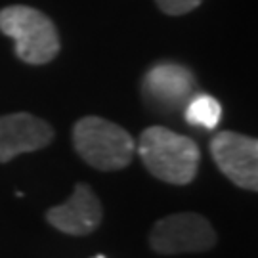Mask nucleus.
I'll return each mask as SVG.
<instances>
[{
	"instance_id": "obj_6",
	"label": "nucleus",
	"mask_w": 258,
	"mask_h": 258,
	"mask_svg": "<svg viewBox=\"0 0 258 258\" xmlns=\"http://www.w3.org/2000/svg\"><path fill=\"white\" fill-rule=\"evenodd\" d=\"M194 73L180 63L163 61L149 69L142 81V92L159 109H178L195 94Z\"/></svg>"
},
{
	"instance_id": "obj_10",
	"label": "nucleus",
	"mask_w": 258,
	"mask_h": 258,
	"mask_svg": "<svg viewBox=\"0 0 258 258\" xmlns=\"http://www.w3.org/2000/svg\"><path fill=\"white\" fill-rule=\"evenodd\" d=\"M203 0H155L159 10L166 16H184L201 6Z\"/></svg>"
},
{
	"instance_id": "obj_7",
	"label": "nucleus",
	"mask_w": 258,
	"mask_h": 258,
	"mask_svg": "<svg viewBox=\"0 0 258 258\" xmlns=\"http://www.w3.org/2000/svg\"><path fill=\"white\" fill-rule=\"evenodd\" d=\"M54 130L44 119L31 113H10L0 117V163H8L21 153L46 148Z\"/></svg>"
},
{
	"instance_id": "obj_3",
	"label": "nucleus",
	"mask_w": 258,
	"mask_h": 258,
	"mask_svg": "<svg viewBox=\"0 0 258 258\" xmlns=\"http://www.w3.org/2000/svg\"><path fill=\"white\" fill-rule=\"evenodd\" d=\"M77 153L98 170H120L128 166L136 144L126 130L102 117H83L73 126Z\"/></svg>"
},
{
	"instance_id": "obj_5",
	"label": "nucleus",
	"mask_w": 258,
	"mask_h": 258,
	"mask_svg": "<svg viewBox=\"0 0 258 258\" xmlns=\"http://www.w3.org/2000/svg\"><path fill=\"white\" fill-rule=\"evenodd\" d=\"M211 155L216 166L243 189H258V142L239 132L224 130L211 140Z\"/></svg>"
},
{
	"instance_id": "obj_4",
	"label": "nucleus",
	"mask_w": 258,
	"mask_h": 258,
	"mask_svg": "<svg viewBox=\"0 0 258 258\" xmlns=\"http://www.w3.org/2000/svg\"><path fill=\"white\" fill-rule=\"evenodd\" d=\"M151 249L159 254L205 252L216 243L211 222L195 212H178L155 222L149 233Z\"/></svg>"
},
{
	"instance_id": "obj_8",
	"label": "nucleus",
	"mask_w": 258,
	"mask_h": 258,
	"mask_svg": "<svg viewBox=\"0 0 258 258\" xmlns=\"http://www.w3.org/2000/svg\"><path fill=\"white\" fill-rule=\"evenodd\" d=\"M46 220L69 235H88L102 222V205L90 185L77 184L67 203L46 212Z\"/></svg>"
},
{
	"instance_id": "obj_1",
	"label": "nucleus",
	"mask_w": 258,
	"mask_h": 258,
	"mask_svg": "<svg viewBox=\"0 0 258 258\" xmlns=\"http://www.w3.org/2000/svg\"><path fill=\"white\" fill-rule=\"evenodd\" d=\"M138 153L151 174L161 182L174 185L194 182L201 163V151L194 140L165 126L144 130L138 142Z\"/></svg>"
},
{
	"instance_id": "obj_11",
	"label": "nucleus",
	"mask_w": 258,
	"mask_h": 258,
	"mask_svg": "<svg viewBox=\"0 0 258 258\" xmlns=\"http://www.w3.org/2000/svg\"><path fill=\"white\" fill-rule=\"evenodd\" d=\"M94 258H105V256H102V254H98V256H94Z\"/></svg>"
},
{
	"instance_id": "obj_9",
	"label": "nucleus",
	"mask_w": 258,
	"mask_h": 258,
	"mask_svg": "<svg viewBox=\"0 0 258 258\" xmlns=\"http://www.w3.org/2000/svg\"><path fill=\"white\" fill-rule=\"evenodd\" d=\"M222 105L209 94H194L185 103V120L194 126L214 130L220 124Z\"/></svg>"
},
{
	"instance_id": "obj_2",
	"label": "nucleus",
	"mask_w": 258,
	"mask_h": 258,
	"mask_svg": "<svg viewBox=\"0 0 258 258\" xmlns=\"http://www.w3.org/2000/svg\"><path fill=\"white\" fill-rule=\"evenodd\" d=\"M0 31L14 40L16 55L31 65H44L59 54L54 21L40 10L16 4L0 10Z\"/></svg>"
}]
</instances>
